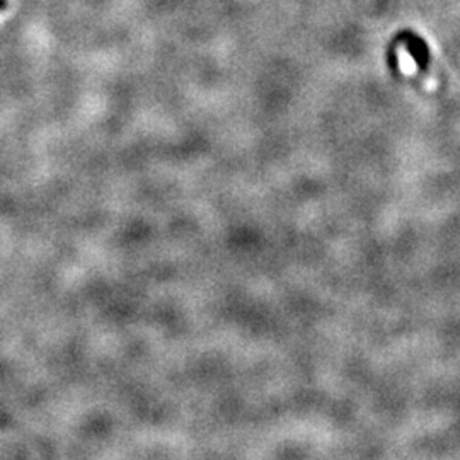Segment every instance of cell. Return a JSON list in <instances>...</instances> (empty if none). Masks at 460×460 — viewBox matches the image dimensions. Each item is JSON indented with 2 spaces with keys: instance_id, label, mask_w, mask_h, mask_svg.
Segmentation results:
<instances>
[{
  "instance_id": "obj_1",
  "label": "cell",
  "mask_w": 460,
  "mask_h": 460,
  "mask_svg": "<svg viewBox=\"0 0 460 460\" xmlns=\"http://www.w3.org/2000/svg\"><path fill=\"white\" fill-rule=\"evenodd\" d=\"M6 9V0H0V10Z\"/></svg>"
}]
</instances>
